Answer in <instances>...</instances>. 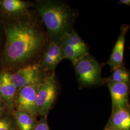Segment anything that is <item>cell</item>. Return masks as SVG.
I'll list each match as a JSON object with an SVG mask.
<instances>
[{"instance_id":"obj_5","label":"cell","mask_w":130,"mask_h":130,"mask_svg":"<svg viewBox=\"0 0 130 130\" xmlns=\"http://www.w3.org/2000/svg\"><path fill=\"white\" fill-rule=\"evenodd\" d=\"M39 85H30L17 89L14 99L15 110L27 112L35 118H37L36 99Z\"/></svg>"},{"instance_id":"obj_10","label":"cell","mask_w":130,"mask_h":130,"mask_svg":"<svg viewBox=\"0 0 130 130\" xmlns=\"http://www.w3.org/2000/svg\"><path fill=\"white\" fill-rule=\"evenodd\" d=\"M105 129L130 130V107H124L112 112Z\"/></svg>"},{"instance_id":"obj_12","label":"cell","mask_w":130,"mask_h":130,"mask_svg":"<svg viewBox=\"0 0 130 130\" xmlns=\"http://www.w3.org/2000/svg\"><path fill=\"white\" fill-rule=\"evenodd\" d=\"M59 42L72 47L84 55L89 54L87 45L73 29L66 34Z\"/></svg>"},{"instance_id":"obj_9","label":"cell","mask_w":130,"mask_h":130,"mask_svg":"<svg viewBox=\"0 0 130 130\" xmlns=\"http://www.w3.org/2000/svg\"><path fill=\"white\" fill-rule=\"evenodd\" d=\"M0 71L1 78L0 98L4 103L9 111L13 113L15 110L14 99L17 88L11 79L10 73Z\"/></svg>"},{"instance_id":"obj_18","label":"cell","mask_w":130,"mask_h":130,"mask_svg":"<svg viewBox=\"0 0 130 130\" xmlns=\"http://www.w3.org/2000/svg\"><path fill=\"white\" fill-rule=\"evenodd\" d=\"M33 130H50L46 117H42L39 121H37Z\"/></svg>"},{"instance_id":"obj_8","label":"cell","mask_w":130,"mask_h":130,"mask_svg":"<svg viewBox=\"0 0 130 130\" xmlns=\"http://www.w3.org/2000/svg\"><path fill=\"white\" fill-rule=\"evenodd\" d=\"M129 28V26L128 25L121 26L120 34L113 47L110 58L107 62V64L110 67L112 72L123 64L125 36Z\"/></svg>"},{"instance_id":"obj_2","label":"cell","mask_w":130,"mask_h":130,"mask_svg":"<svg viewBox=\"0 0 130 130\" xmlns=\"http://www.w3.org/2000/svg\"><path fill=\"white\" fill-rule=\"evenodd\" d=\"M41 19L50 42H59L73 30L76 13L69 5L62 1L37 0L32 2Z\"/></svg>"},{"instance_id":"obj_22","label":"cell","mask_w":130,"mask_h":130,"mask_svg":"<svg viewBox=\"0 0 130 130\" xmlns=\"http://www.w3.org/2000/svg\"><path fill=\"white\" fill-rule=\"evenodd\" d=\"M104 130H107V129H105Z\"/></svg>"},{"instance_id":"obj_7","label":"cell","mask_w":130,"mask_h":130,"mask_svg":"<svg viewBox=\"0 0 130 130\" xmlns=\"http://www.w3.org/2000/svg\"><path fill=\"white\" fill-rule=\"evenodd\" d=\"M105 83L109 90L112 100V112L124 107L129 106V92L128 84L115 83L105 79Z\"/></svg>"},{"instance_id":"obj_14","label":"cell","mask_w":130,"mask_h":130,"mask_svg":"<svg viewBox=\"0 0 130 130\" xmlns=\"http://www.w3.org/2000/svg\"><path fill=\"white\" fill-rule=\"evenodd\" d=\"M111 76L107 80L115 83H122L129 84L130 79V72L128 70L122 66L113 70Z\"/></svg>"},{"instance_id":"obj_21","label":"cell","mask_w":130,"mask_h":130,"mask_svg":"<svg viewBox=\"0 0 130 130\" xmlns=\"http://www.w3.org/2000/svg\"><path fill=\"white\" fill-rule=\"evenodd\" d=\"M1 86V71H0V88Z\"/></svg>"},{"instance_id":"obj_16","label":"cell","mask_w":130,"mask_h":130,"mask_svg":"<svg viewBox=\"0 0 130 130\" xmlns=\"http://www.w3.org/2000/svg\"><path fill=\"white\" fill-rule=\"evenodd\" d=\"M0 130H19L12 112L0 116Z\"/></svg>"},{"instance_id":"obj_15","label":"cell","mask_w":130,"mask_h":130,"mask_svg":"<svg viewBox=\"0 0 130 130\" xmlns=\"http://www.w3.org/2000/svg\"><path fill=\"white\" fill-rule=\"evenodd\" d=\"M59 44L64 52L65 59L69 60L74 66L82 57L86 55L77 51L72 47L63 43Z\"/></svg>"},{"instance_id":"obj_4","label":"cell","mask_w":130,"mask_h":130,"mask_svg":"<svg viewBox=\"0 0 130 130\" xmlns=\"http://www.w3.org/2000/svg\"><path fill=\"white\" fill-rule=\"evenodd\" d=\"M55 71L46 72L39 84L36 99L38 115L46 117L56 100L58 85Z\"/></svg>"},{"instance_id":"obj_1","label":"cell","mask_w":130,"mask_h":130,"mask_svg":"<svg viewBox=\"0 0 130 130\" xmlns=\"http://www.w3.org/2000/svg\"><path fill=\"white\" fill-rule=\"evenodd\" d=\"M3 17L5 41L0 71L12 73L37 63L50 40L37 12L31 8L17 15Z\"/></svg>"},{"instance_id":"obj_6","label":"cell","mask_w":130,"mask_h":130,"mask_svg":"<svg viewBox=\"0 0 130 130\" xmlns=\"http://www.w3.org/2000/svg\"><path fill=\"white\" fill-rule=\"evenodd\" d=\"M46 73L36 63L24 67L10 75L12 83L18 89L30 85L39 84Z\"/></svg>"},{"instance_id":"obj_20","label":"cell","mask_w":130,"mask_h":130,"mask_svg":"<svg viewBox=\"0 0 130 130\" xmlns=\"http://www.w3.org/2000/svg\"><path fill=\"white\" fill-rule=\"evenodd\" d=\"M119 4L130 6V0H120V1H119Z\"/></svg>"},{"instance_id":"obj_3","label":"cell","mask_w":130,"mask_h":130,"mask_svg":"<svg viewBox=\"0 0 130 130\" xmlns=\"http://www.w3.org/2000/svg\"><path fill=\"white\" fill-rule=\"evenodd\" d=\"M103 64L89 53L84 56L74 65L79 84L84 86L101 85L105 83L101 76Z\"/></svg>"},{"instance_id":"obj_17","label":"cell","mask_w":130,"mask_h":130,"mask_svg":"<svg viewBox=\"0 0 130 130\" xmlns=\"http://www.w3.org/2000/svg\"><path fill=\"white\" fill-rule=\"evenodd\" d=\"M5 37L3 28V17L0 11V60L4 50Z\"/></svg>"},{"instance_id":"obj_13","label":"cell","mask_w":130,"mask_h":130,"mask_svg":"<svg viewBox=\"0 0 130 130\" xmlns=\"http://www.w3.org/2000/svg\"><path fill=\"white\" fill-rule=\"evenodd\" d=\"M13 113L19 130H33L36 118L27 112L20 110H14Z\"/></svg>"},{"instance_id":"obj_19","label":"cell","mask_w":130,"mask_h":130,"mask_svg":"<svg viewBox=\"0 0 130 130\" xmlns=\"http://www.w3.org/2000/svg\"><path fill=\"white\" fill-rule=\"evenodd\" d=\"M8 112L10 111H9L4 103L3 102V101L0 98V116H2Z\"/></svg>"},{"instance_id":"obj_11","label":"cell","mask_w":130,"mask_h":130,"mask_svg":"<svg viewBox=\"0 0 130 130\" xmlns=\"http://www.w3.org/2000/svg\"><path fill=\"white\" fill-rule=\"evenodd\" d=\"M32 2L22 0H0V11L4 15L14 16L32 8Z\"/></svg>"}]
</instances>
